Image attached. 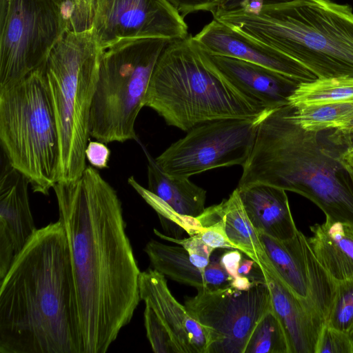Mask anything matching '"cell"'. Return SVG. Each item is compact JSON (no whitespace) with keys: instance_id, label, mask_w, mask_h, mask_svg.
Instances as JSON below:
<instances>
[{"instance_id":"cell-33","label":"cell","mask_w":353,"mask_h":353,"mask_svg":"<svg viewBox=\"0 0 353 353\" xmlns=\"http://www.w3.org/2000/svg\"><path fill=\"white\" fill-rule=\"evenodd\" d=\"M185 19L187 15L199 12H209L212 14L216 7V0H166Z\"/></svg>"},{"instance_id":"cell-13","label":"cell","mask_w":353,"mask_h":353,"mask_svg":"<svg viewBox=\"0 0 353 353\" xmlns=\"http://www.w3.org/2000/svg\"><path fill=\"white\" fill-rule=\"evenodd\" d=\"M274 271L292 292L325 324L336 280L316 259L307 237L300 230L286 240L259 233Z\"/></svg>"},{"instance_id":"cell-16","label":"cell","mask_w":353,"mask_h":353,"mask_svg":"<svg viewBox=\"0 0 353 353\" xmlns=\"http://www.w3.org/2000/svg\"><path fill=\"white\" fill-rule=\"evenodd\" d=\"M141 300L150 305L171 334L179 353H207L205 329L170 291L165 275L153 269L141 272Z\"/></svg>"},{"instance_id":"cell-18","label":"cell","mask_w":353,"mask_h":353,"mask_svg":"<svg viewBox=\"0 0 353 353\" xmlns=\"http://www.w3.org/2000/svg\"><path fill=\"white\" fill-rule=\"evenodd\" d=\"M201 50L240 91L265 109L288 104L289 97L299 85L293 79L263 66Z\"/></svg>"},{"instance_id":"cell-27","label":"cell","mask_w":353,"mask_h":353,"mask_svg":"<svg viewBox=\"0 0 353 353\" xmlns=\"http://www.w3.org/2000/svg\"><path fill=\"white\" fill-rule=\"evenodd\" d=\"M325 324L353 334V277L336 280L331 306Z\"/></svg>"},{"instance_id":"cell-30","label":"cell","mask_w":353,"mask_h":353,"mask_svg":"<svg viewBox=\"0 0 353 353\" xmlns=\"http://www.w3.org/2000/svg\"><path fill=\"white\" fill-rule=\"evenodd\" d=\"M154 231L161 238L182 246L188 253L190 261L198 268L203 270L209 265L214 249L205 243L197 234L187 239H179L167 236L157 230Z\"/></svg>"},{"instance_id":"cell-32","label":"cell","mask_w":353,"mask_h":353,"mask_svg":"<svg viewBox=\"0 0 353 353\" xmlns=\"http://www.w3.org/2000/svg\"><path fill=\"white\" fill-rule=\"evenodd\" d=\"M291 0H216L213 18L221 13L241 10L252 14L258 13L265 5L274 4Z\"/></svg>"},{"instance_id":"cell-40","label":"cell","mask_w":353,"mask_h":353,"mask_svg":"<svg viewBox=\"0 0 353 353\" xmlns=\"http://www.w3.org/2000/svg\"><path fill=\"white\" fill-rule=\"evenodd\" d=\"M254 281H252L246 276L239 275L235 279H232L230 285L238 290H248L249 289Z\"/></svg>"},{"instance_id":"cell-20","label":"cell","mask_w":353,"mask_h":353,"mask_svg":"<svg viewBox=\"0 0 353 353\" xmlns=\"http://www.w3.org/2000/svg\"><path fill=\"white\" fill-rule=\"evenodd\" d=\"M244 210L258 233L286 240L296 233V228L285 190L256 184L238 189Z\"/></svg>"},{"instance_id":"cell-15","label":"cell","mask_w":353,"mask_h":353,"mask_svg":"<svg viewBox=\"0 0 353 353\" xmlns=\"http://www.w3.org/2000/svg\"><path fill=\"white\" fill-rule=\"evenodd\" d=\"M192 38L201 48L211 54L236 58L263 66L299 84L317 79L290 57L250 40L214 19Z\"/></svg>"},{"instance_id":"cell-38","label":"cell","mask_w":353,"mask_h":353,"mask_svg":"<svg viewBox=\"0 0 353 353\" xmlns=\"http://www.w3.org/2000/svg\"><path fill=\"white\" fill-rule=\"evenodd\" d=\"M337 158L345 170L353 171V141L338 152Z\"/></svg>"},{"instance_id":"cell-26","label":"cell","mask_w":353,"mask_h":353,"mask_svg":"<svg viewBox=\"0 0 353 353\" xmlns=\"http://www.w3.org/2000/svg\"><path fill=\"white\" fill-rule=\"evenodd\" d=\"M244 353H290L285 331L273 309L257 323Z\"/></svg>"},{"instance_id":"cell-22","label":"cell","mask_w":353,"mask_h":353,"mask_svg":"<svg viewBox=\"0 0 353 353\" xmlns=\"http://www.w3.org/2000/svg\"><path fill=\"white\" fill-rule=\"evenodd\" d=\"M196 220L202 228H221L230 241L256 263L263 260L265 253L259 233L247 216L237 188L228 199L205 208Z\"/></svg>"},{"instance_id":"cell-3","label":"cell","mask_w":353,"mask_h":353,"mask_svg":"<svg viewBox=\"0 0 353 353\" xmlns=\"http://www.w3.org/2000/svg\"><path fill=\"white\" fill-rule=\"evenodd\" d=\"M292 107L267 109L236 188L264 184L299 194L333 221L353 223V185L317 132L291 118Z\"/></svg>"},{"instance_id":"cell-5","label":"cell","mask_w":353,"mask_h":353,"mask_svg":"<svg viewBox=\"0 0 353 353\" xmlns=\"http://www.w3.org/2000/svg\"><path fill=\"white\" fill-rule=\"evenodd\" d=\"M144 105L183 131L215 120L256 117L267 110L221 73L190 34L171 41L162 53Z\"/></svg>"},{"instance_id":"cell-6","label":"cell","mask_w":353,"mask_h":353,"mask_svg":"<svg viewBox=\"0 0 353 353\" xmlns=\"http://www.w3.org/2000/svg\"><path fill=\"white\" fill-rule=\"evenodd\" d=\"M99 53L91 29L66 30L43 64L59 139L57 182L76 181L86 168Z\"/></svg>"},{"instance_id":"cell-41","label":"cell","mask_w":353,"mask_h":353,"mask_svg":"<svg viewBox=\"0 0 353 353\" xmlns=\"http://www.w3.org/2000/svg\"><path fill=\"white\" fill-rule=\"evenodd\" d=\"M255 262L250 259H241L239 268V274L242 276L249 275L251 272L252 266L254 265Z\"/></svg>"},{"instance_id":"cell-24","label":"cell","mask_w":353,"mask_h":353,"mask_svg":"<svg viewBox=\"0 0 353 353\" xmlns=\"http://www.w3.org/2000/svg\"><path fill=\"white\" fill-rule=\"evenodd\" d=\"M353 99V77L316 79L300 83L288 99L294 108Z\"/></svg>"},{"instance_id":"cell-42","label":"cell","mask_w":353,"mask_h":353,"mask_svg":"<svg viewBox=\"0 0 353 353\" xmlns=\"http://www.w3.org/2000/svg\"><path fill=\"white\" fill-rule=\"evenodd\" d=\"M346 172H347V174L350 177V179L352 183V185H353V171H351V170H346Z\"/></svg>"},{"instance_id":"cell-9","label":"cell","mask_w":353,"mask_h":353,"mask_svg":"<svg viewBox=\"0 0 353 353\" xmlns=\"http://www.w3.org/2000/svg\"><path fill=\"white\" fill-rule=\"evenodd\" d=\"M66 30L51 0H0V86L41 67Z\"/></svg>"},{"instance_id":"cell-29","label":"cell","mask_w":353,"mask_h":353,"mask_svg":"<svg viewBox=\"0 0 353 353\" xmlns=\"http://www.w3.org/2000/svg\"><path fill=\"white\" fill-rule=\"evenodd\" d=\"M314 353H353V339L348 333L325 324Z\"/></svg>"},{"instance_id":"cell-37","label":"cell","mask_w":353,"mask_h":353,"mask_svg":"<svg viewBox=\"0 0 353 353\" xmlns=\"http://www.w3.org/2000/svg\"><path fill=\"white\" fill-rule=\"evenodd\" d=\"M242 254L239 250H230L220 257L221 265L232 279L239 276V268L242 259Z\"/></svg>"},{"instance_id":"cell-12","label":"cell","mask_w":353,"mask_h":353,"mask_svg":"<svg viewBox=\"0 0 353 353\" xmlns=\"http://www.w3.org/2000/svg\"><path fill=\"white\" fill-rule=\"evenodd\" d=\"M92 32L100 49L137 38H186L185 19L166 0H93Z\"/></svg>"},{"instance_id":"cell-4","label":"cell","mask_w":353,"mask_h":353,"mask_svg":"<svg viewBox=\"0 0 353 353\" xmlns=\"http://www.w3.org/2000/svg\"><path fill=\"white\" fill-rule=\"evenodd\" d=\"M299 63L317 79L353 77V11L330 0H291L213 18Z\"/></svg>"},{"instance_id":"cell-31","label":"cell","mask_w":353,"mask_h":353,"mask_svg":"<svg viewBox=\"0 0 353 353\" xmlns=\"http://www.w3.org/2000/svg\"><path fill=\"white\" fill-rule=\"evenodd\" d=\"M72 10L69 30L81 32L92 28L93 0H71Z\"/></svg>"},{"instance_id":"cell-2","label":"cell","mask_w":353,"mask_h":353,"mask_svg":"<svg viewBox=\"0 0 353 353\" xmlns=\"http://www.w3.org/2000/svg\"><path fill=\"white\" fill-rule=\"evenodd\" d=\"M0 353H81L61 222L37 229L0 281Z\"/></svg>"},{"instance_id":"cell-10","label":"cell","mask_w":353,"mask_h":353,"mask_svg":"<svg viewBox=\"0 0 353 353\" xmlns=\"http://www.w3.org/2000/svg\"><path fill=\"white\" fill-rule=\"evenodd\" d=\"M184 305L206 332L207 353H244L257 323L272 309L265 281H254L243 290L230 284L199 290L185 297Z\"/></svg>"},{"instance_id":"cell-28","label":"cell","mask_w":353,"mask_h":353,"mask_svg":"<svg viewBox=\"0 0 353 353\" xmlns=\"http://www.w3.org/2000/svg\"><path fill=\"white\" fill-rule=\"evenodd\" d=\"M145 304L144 324L147 338L156 353H179L171 334L164 325L153 308Z\"/></svg>"},{"instance_id":"cell-7","label":"cell","mask_w":353,"mask_h":353,"mask_svg":"<svg viewBox=\"0 0 353 353\" xmlns=\"http://www.w3.org/2000/svg\"><path fill=\"white\" fill-rule=\"evenodd\" d=\"M43 64L0 86V141L3 154L32 190L48 195L57 182L60 149Z\"/></svg>"},{"instance_id":"cell-14","label":"cell","mask_w":353,"mask_h":353,"mask_svg":"<svg viewBox=\"0 0 353 353\" xmlns=\"http://www.w3.org/2000/svg\"><path fill=\"white\" fill-rule=\"evenodd\" d=\"M0 177V281L37 230L31 212L28 179L4 156Z\"/></svg>"},{"instance_id":"cell-8","label":"cell","mask_w":353,"mask_h":353,"mask_svg":"<svg viewBox=\"0 0 353 353\" xmlns=\"http://www.w3.org/2000/svg\"><path fill=\"white\" fill-rule=\"evenodd\" d=\"M173 41L124 39L100 49L90 135L104 143L137 139L135 122L162 53Z\"/></svg>"},{"instance_id":"cell-17","label":"cell","mask_w":353,"mask_h":353,"mask_svg":"<svg viewBox=\"0 0 353 353\" xmlns=\"http://www.w3.org/2000/svg\"><path fill=\"white\" fill-rule=\"evenodd\" d=\"M256 264L269 288L272 309L285 331L290 353H314L325 323L283 282L266 254Z\"/></svg>"},{"instance_id":"cell-43","label":"cell","mask_w":353,"mask_h":353,"mask_svg":"<svg viewBox=\"0 0 353 353\" xmlns=\"http://www.w3.org/2000/svg\"><path fill=\"white\" fill-rule=\"evenodd\" d=\"M352 338L353 339V334H352Z\"/></svg>"},{"instance_id":"cell-36","label":"cell","mask_w":353,"mask_h":353,"mask_svg":"<svg viewBox=\"0 0 353 353\" xmlns=\"http://www.w3.org/2000/svg\"><path fill=\"white\" fill-rule=\"evenodd\" d=\"M336 147H346L353 141V119L336 128L328 137Z\"/></svg>"},{"instance_id":"cell-21","label":"cell","mask_w":353,"mask_h":353,"mask_svg":"<svg viewBox=\"0 0 353 353\" xmlns=\"http://www.w3.org/2000/svg\"><path fill=\"white\" fill-rule=\"evenodd\" d=\"M144 251L154 270L178 283L195 288L197 291L222 288L230 284L232 280L221 265L220 258L210 260L203 270L192 264L182 246L151 240Z\"/></svg>"},{"instance_id":"cell-23","label":"cell","mask_w":353,"mask_h":353,"mask_svg":"<svg viewBox=\"0 0 353 353\" xmlns=\"http://www.w3.org/2000/svg\"><path fill=\"white\" fill-rule=\"evenodd\" d=\"M307 238L320 264L335 280L353 277V223L325 218Z\"/></svg>"},{"instance_id":"cell-39","label":"cell","mask_w":353,"mask_h":353,"mask_svg":"<svg viewBox=\"0 0 353 353\" xmlns=\"http://www.w3.org/2000/svg\"><path fill=\"white\" fill-rule=\"evenodd\" d=\"M61 10L63 19L70 29V20L71 16L72 3L71 0H51Z\"/></svg>"},{"instance_id":"cell-11","label":"cell","mask_w":353,"mask_h":353,"mask_svg":"<svg viewBox=\"0 0 353 353\" xmlns=\"http://www.w3.org/2000/svg\"><path fill=\"white\" fill-rule=\"evenodd\" d=\"M265 111L256 117L199 124L170 145L155 161L166 174L186 178L217 168L243 166L251 154Z\"/></svg>"},{"instance_id":"cell-19","label":"cell","mask_w":353,"mask_h":353,"mask_svg":"<svg viewBox=\"0 0 353 353\" xmlns=\"http://www.w3.org/2000/svg\"><path fill=\"white\" fill-rule=\"evenodd\" d=\"M147 157L150 192L143 198L160 218L172 221L180 226L185 217H199L205 210L206 190L189 178L166 174L148 153Z\"/></svg>"},{"instance_id":"cell-35","label":"cell","mask_w":353,"mask_h":353,"mask_svg":"<svg viewBox=\"0 0 353 353\" xmlns=\"http://www.w3.org/2000/svg\"><path fill=\"white\" fill-rule=\"evenodd\" d=\"M85 158L95 168H108L110 150L105 143L99 141H89L85 148Z\"/></svg>"},{"instance_id":"cell-1","label":"cell","mask_w":353,"mask_h":353,"mask_svg":"<svg viewBox=\"0 0 353 353\" xmlns=\"http://www.w3.org/2000/svg\"><path fill=\"white\" fill-rule=\"evenodd\" d=\"M53 190L68 243L81 353H105L141 301L121 202L92 165Z\"/></svg>"},{"instance_id":"cell-25","label":"cell","mask_w":353,"mask_h":353,"mask_svg":"<svg viewBox=\"0 0 353 353\" xmlns=\"http://www.w3.org/2000/svg\"><path fill=\"white\" fill-rule=\"evenodd\" d=\"M291 118L308 131L334 130L353 119V99L301 108L292 107Z\"/></svg>"},{"instance_id":"cell-34","label":"cell","mask_w":353,"mask_h":353,"mask_svg":"<svg viewBox=\"0 0 353 353\" xmlns=\"http://www.w3.org/2000/svg\"><path fill=\"white\" fill-rule=\"evenodd\" d=\"M197 234L202 241L210 247L215 249L221 248L238 250L228 239L221 228L217 226H209L201 228Z\"/></svg>"}]
</instances>
